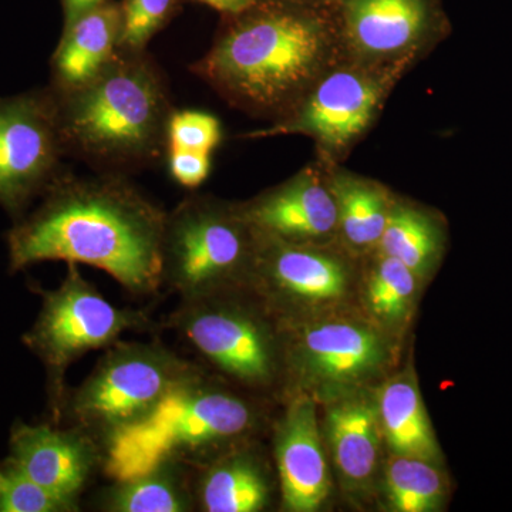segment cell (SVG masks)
<instances>
[{
  "label": "cell",
  "instance_id": "obj_1",
  "mask_svg": "<svg viewBox=\"0 0 512 512\" xmlns=\"http://www.w3.org/2000/svg\"><path fill=\"white\" fill-rule=\"evenodd\" d=\"M45 200L9 232L13 271L45 261L94 266L134 295L164 282L167 212L121 174H60Z\"/></svg>",
  "mask_w": 512,
  "mask_h": 512
},
{
  "label": "cell",
  "instance_id": "obj_2",
  "mask_svg": "<svg viewBox=\"0 0 512 512\" xmlns=\"http://www.w3.org/2000/svg\"><path fill=\"white\" fill-rule=\"evenodd\" d=\"M214 45L191 66L238 109L281 120L345 56L335 10L256 0L224 15Z\"/></svg>",
  "mask_w": 512,
  "mask_h": 512
},
{
  "label": "cell",
  "instance_id": "obj_3",
  "mask_svg": "<svg viewBox=\"0 0 512 512\" xmlns=\"http://www.w3.org/2000/svg\"><path fill=\"white\" fill-rule=\"evenodd\" d=\"M50 89L64 153L110 174L148 167L167 156L174 109L147 52L119 49L90 82L63 92Z\"/></svg>",
  "mask_w": 512,
  "mask_h": 512
},
{
  "label": "cell",
  "instance_id": "obj_4",
  "mask_svg": "<svg viewBox=\"0 0 512 512\" xmlns=\"http://www.w3.org/2000/svg\"><path fill=\"white\" fill-rule=\"evenodd\" d=\"M252 420L244 400L192 372L146 416L104 437V471L116 483L133 480L242 436Z\"/></svg>",
  "mask_w": 512,
  "mask_h": 512
},
{
  "label": "cell",
  "instance_id": "obj_5",
  "mask_svg": "<svg viewBox=\"0 0 512 512\" xmlns=\"http://www.w3.org/2000/svg\"><path fill=\"white\" fill-rule=\"evenodd\" d=\"M404 73L397 67L357 62L345 55L291 113L244 138L306 136L315 141L322 163L338 164L376 123Z\"/></svg>",
  "mask_w": 512,
  "mask_h": 512
},
{
  "label": "cell",
  "instance_id": "obj_6",
  "mask_svg": "<svg viewBox=\"0 0 512 512\" xmlns=\"http://www.w3.org/2000/svg\"><path fill=\"white\" fill-rule=\"evenodd\" d=\"M256 232L241 208L190 197L167 214L164 282L183 301L214 295L241 269L254 268Z\"/></svg>",
  "mask_w": 512,
  "mask_h": 512
},
{
  "label": "cell",
  "instance_id": "obj_7",
  "mask_svg": "<svg viewBox=\"0 0 512 512\" xmlns=\"http://www.w3.org/2000/svg\"><path fill=\"white\" fill-rule=\"evenodd\" d=\"M195 372L157 343H114L74 393L70 409L83 429L103 434L146 416L175 384Z\"/></svg>",
  "mask_w": 512,
  "mask_h": 512
},
{
  "label": "cell",
  "instance_id": "obj_8",
  "mask_svg": "<svg viewBox=\"0 0 512 512\" xmlns=\"http://www.w3.org/2000/svg\"><path fill=\"white\" fill-rule=\"evenodd\" d=\"M146 323L143 313L111 305L69 264L63 284L47 292L26 345L45 362L56 389L67 367L87 352L114 345L127 330Z\"/></svg>",
  "mask_w": 512,
  "mask_h": 512
},
{
  "label": "cell",
  "instance_id": "obj_9",
  "mask_svg": "<svg viewBox=\"0 0 512 512\" xmlns=\"http://www.w3.org/2000/svg\"><path fill=\"white\" fill-rule=\"evenodd\" d=\"M333 10L346 56L404 72L450 30L441 0H342Z\"/></svg>",
  "mask_w": 512,
  "mask_h": 512
},
{
  "label": "cell",
  "instance_id": "obj_10",
  "mask_svg": "<svg viewBox=\"0 0 512 512\" xmlns=\"http://www.w3.org/2000/svg\"><path fill=\"white\" fill-rule=\"evenodd\" d=\"M52 89L0 97V205L25 210L59 177L64 156Z\"/></svg>",
  "mask_w": 512,
  "mask_h": 512
},
{
  "label": "cell",
  "instance_id": "obj_11",
  "mask_svg": "<svg viewBox=\"0 0 512 512\" xmlns=\"http://www.w3.org/2000/svg\"><path fill=\"white\" fill-rule=\"evenodd\" d=\"M174 326L192 348L225 375L247 384H266L275 375L271 335L249 313L215 303L214 296L183 301Z\"/></svg>",
  "mask_w": 512,
  "mask_h": 512
},
{
  "label": "cell",
  "instance_id": "obj_12",
  "mask_svg": "<svg viewBox=\"0 0 512 512\" xmlns=\"http://www.w3.org/2000/svg\"><path fill=\"white\" fill-rule=\"evenodd\" d=\"M241 211L258 234L298 244L328 237L338 229V205L328 168L322 171L318 164L303 168Z\"/></svg>",
  "mask_w": 512,
  "mask_h": 512
},
{
  "label": "cell",
  "instance_id": "obj_13",
  "mask_svg": "<svg viewBox=\"0 0 512 512\" xmlns=\"http://www.w3.org/2000/svg\"><path fill=\"white\" fill-rule=\"evenodd\" d=\"M293 360L309 382L346 386L375 376L386 363L387 346L362 323L326 320L302 330Z\"/></svg>",
  "mask_w": 512,
  "mask_h": 512
},
{
  "label": "cell",
  "instance_id": "obj_14",
  "mask_svg": "<svg viewBox=\"0 0 512 512\" xmlns=\"http://www.w3.org/2000/svg\"><path fill=\"white\" fill-rule=\"evenodd\" d=\"M10 451V466L74 504L100 460L89 434L23 423L13 427Z\"/></svg>",
  "mask_w": 512,
  "mask_h": 512
},
{
  "label": "cell",
  "instance_id": "obj_15",
  "mask_svg": "<svg viewBox=\"0 0 512 512\" xmlns=\"http://www.w3.org/2000/svg\"><path fill=\"white\" fill-rule=\"evenodd\" d=\"M276 466L285 510H319L329 494V471L323 453L315 404L296 397L275 437Z\"/></svg>",
  "mask_w": 512,
  "mask_h": 512
},
{
  "label": "cell",
  "instance_id": "obj_16",
  "mask_svg": "<svg viewBox=\"0 0 512 512\" xmlns=\"http://www.w3.org/2000/svg\"><path fill=\"white\" fill-rule=\"evenodd\" d=\"M254 269L272 289L301 301L339 298L348 285L345 265L339 259L298 242L258 232Z\"/></svg>",
  "mask_w": 512,
  "mask_h": 512
},
{
  "label": "cell",
  "instance_id": "obj_17",
  "mask_svg": "<svg viewBox=\"0 0 512 512\" xmlns=\"http://www.w3.org/2000/svg\"><path fill=\"white\" fill-rule=\"evenodd\" d=\"M120 3L107 0L64 26L52 59L56 90H72L94 79L119 50Z\"/></svg>",
  "mask_w": 512,
  "mask_h": 512
},
{
  "label": "cell",
  "instance_id": "obj_18",
  "mask_svg": "<svg viewBox=\"0 0 512 512\" xmlns=\"http://www.w3.org/2000/svg\"><path fill=\"white\" fill-rule=\"evenodd\" d=\"M326 431L342 476L352 484L370 480L380 450L377 403L365 396H355L335 404L326 417Z\"/></svg>",
  "mask_w": 512,
  "mask_h": 512
},
{
  "label": "cell",
  "instance_id": "obj_19",
  "mask_svg": "<svg viewBox=\"0 0 512 512\" xmlns=\"http://www.w3.org/2000/svg\"><path fill=\"white\" fill-rule=\"evenodd\" d=\"M325 165L338 205V229L352 247H376L392 210L389 191L376 181L336 168L338 164Z\"/></svg>",
  "mask_w": 512,
  "mask_h": 512
},
{
  "label": "cell",
  "instance_id": "obj_20",
  "mask_svg": "<svg viewBox=\"0 0 512 512\" xmlns=\"http://www.w3.org/2000/svg\"><path fill=\"white\" fill-rule=\"evenodd\" d=\"M380 427L396 456L434 461L439 446L417 384L410 377H397L384 384L379 400Z\"/></svg>",
  "mask_w": 512,
  "mask_h": 512
},
{
  "label": "cell",
  "instance_id": "obj_21",
  "mask_svg": "<svg viewBox=\"0 0 512 512\" xmlns=\"http://www.w3.org/2000/svg\"><path fill=\"white\" fill-rule=\"evenodd\" d=\"M377 247L421 278L439 261L444 234L439 222L420 208L394 202Z\"/></svg>",
  "mask_w": 512,
  "mask_h": 512
},
{
  "label": "cell",
  "instance_id": "obj_22",
  "mask_svg": "<svg viewBox=\"0 0 512 512\" xmlns=\"http://www.w3.org/2000/svg\"><path fill=\"white\" fill-rule=\"evenodd\" d=\"M198 498L208 512H258L268 503L269 488L254 460L229 457L205 471Z\"/></svg>",
  "mask_w": 512,
  "mask_h": 512
},
{
  "label": "cell",
  "instance_id": "obj_23",
  "mask_svg": "<svg viewBox=\"0 0 512 512\" xmlns=\"http://www.w3.org/2000/svg\"><path fill=\"white\" fill-rule=\"evenodd\" d=\"M104 497L114 512H185L192 508L190 491L175 463L154 468L133 480L120 481Z\"/></svg>",
  "mask_w": 512,
  "mask_h": 512
},
{
  "label": "cell",
  "instance_id": "obj_24",
  "mask_svg": "<svg viewBox=\"0 0 512 512\" xmlns=\"http://www.w3.org/2000/svg\"><path fill=\"white\" fill-rule=\"evenodd\" d=\"M386 491L394 511L431 512L443 504L446 483L430 461L396 456L387 468Z\"/></svg>",
  "mask_w": 512,
  "mask_h": 512
},
{
  "label": "cell",
  "instance_id": "obj_25",
  "mask_svg": "<svg viewBox=\"0 0 512 512\" xmlns=\"http://www.w3.org/2000/svg\"><path fill=\"white\" fill-rule=\"evenodd\" d=\"M417 279V275L402 262L383 255L367 284L370 311L384 322H399L413 303Z\"/></svg>",
  "mask_w": 512,
  "mask_h": 512
},
{
  "label": "cell",
  "instance_id": "obj_26",
  "mask_svg": "<svg viewBox=\"0 0 512 512\" xmlns=\"http://www.w3.org/2000/svg\"><path fill=\"white\" fill-rule=\"evenodd\" d=\"M119 49L146 52L150 40L177 12V0H124Z\"/></svg>",
  "mask_w": 512,
  "mask_h": 512
},
{
  "label": "cell",
  "instance_id": "obj_27",
  "mask_svg": "<svg viewBox=\"0 0 512 512\" xmlns=\"http://www.w3.org/2000/svg\"><path fill=\"white\" fill-rule=\"evenodd\" d=\"M0 488V512H66L76 511L77 504L60 497L43 485L30 480L13 466H6Z\"/></svg>",
  "mask_w": 512,
  "mask_h": 512
},
{
  "label": "cell",
  "instance_id": "obj_28",
  "mask_svg": "<svg viewBox=\"0 0 512 512\" xmlns=\"http://www.w3.org/2000/svg\"><path fill=\"white\" fill-rule=\"evenodd\" d=\"M167 137L168 148L211 154L222 140L221 123L205 111L174 110L168 123Z\"/></svg>",
  "mask_w": 512,
  "mask_h": 512
},
{
  "label": "cell",
  "instance_id": "obj_29",
  "mask_svg": "<svg viewBox=\"0 0 512 512\" xmlns=\"http://www.w3.org/2000/svg\"><path fill=\"white\" fill-rule=\"evenodd\" d=\"M168 167L178 184L185 188L200 187L211 171V154L168 148Z\"/></svg>",
  "mask_w": 512,
  "mask_h": 512
},
{
  "label": "cell",
  "instance_id": "obj_30",
  "mask_svg": "<svg viewBox=\"0 0 512 512\" xmlns=\"http://www.w3.org/2000/svg\"><path fill=\"white\" fill-rule=\"evenodd\" d=\"M106 2L107 0H62L64 26L70 25L83 13L89 12V10Z\"/></svg>",
  "mask_w": 512,
  "mask_h": 512
},
{
  "label": "cell",
  "instance_id": "obj_31",
  "mask_svg": "<svg viewBox=\"0 0 512 512\" xmlns=\"http://www.w3.org/2000/svg\"><path fill=\"white\" fill-rule=\"evenodd\" d=\"M202 5L210 6V8L218 10L222 15H235L254 5L256 0H195Z\"/></svg>",
  "mask_w": 512,
  "mask_h": 512
},
{
  "label": "cell",
  "instance_id": "obj_32",
  "mask_svg": "<svg viewBox=\"0 0 512 512\" xmlns=\"http://www.w3.org/2000/svg\"><path fill=\"white\" fill-rule=\"evenodd\" d=\"M309 5L319 6V8L335 9L342 0H302Z\"/></svg>",
  "mask_w": 512,
  "mask_h": 512
},
{
  "label": "cell",
  "instance_id": "obj_33",
  "mask_svg": "<svg viewBox=\"0 0 512 512\" xmlns=\"http://www.w3.org/2000/svg\"><path fill=\"white\" fill-rule=\"evenodd\" d=\"M3 480H5V474H3L2 471H0V488H2Z\"/></svg>",
  "mask_w": 512,
  "mask_h": 512
}]
</instances>
